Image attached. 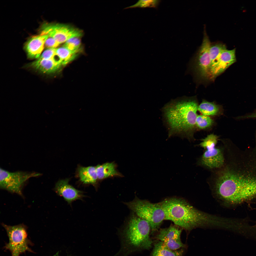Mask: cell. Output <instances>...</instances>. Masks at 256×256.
<instances>
[{"instance_id": "6da1fadb", "label": "cell", "mask_w": 256, "mask_h": 256, "mask_svg": "<svg viewBox=\"0 0 256 256\" xmlns=\"http://www.w3.org/2000/svg\"><path fill=\"white\" fill-rule=\"evenodd\" d=\"M159 203L165 212V220L172 221L182 229L211 227L215 224L214 215L198 210L184 199L167 198Z\"/></svg>"}, {"instance_id": "7a4b0ae2", "label": "cell", "mask_w": 256, "mask_h": 256, "mask_svg": "<svg viewBox=\"0 0 256 256\" xmlns=\"http://www.w3.org/2000/svg\"><path fill=\"white\" fill-rule=\"evenodd\" d=\"M198 105L195 100H179L172 102L165 107L164 114L171 132L187 133L196 125Z\"/></svg>"}, {"instance_id": "3957f363", "label": "cell", "mask_w": 256, "mask_h": 256, "mask_svg": "<svg viewBox=\"0 0 256 256\" xmlns=\"http://www.w3.org/2000/svg\"><path fill=\"white\" fill-rule=\"evenodd\" d=\"M150 230L146 221L132 212L120 231L121 250L128 254L138 249L150 248L152 243L149 237Z\"/></svg>"}, {"instance_id": "277c9868", "label": "cell", "mask_w": 256, "mask_h": 256, "mask_svg": "<svg viewBox=\"0 0 256 256\" xmlns=\"http://www.w3.org/2000/svg\"><path fill=\"white\" fill-rule=\"evenodd\" d=\"M236 49L224 50L218 55H210L209 53L197 59L199 70L207 79L214 80L236 61Z\"/></svg>"}, {"instance_id": "5b68a950", "label": "cell", "mask_w": 256, "mask_h": 256, "mask_svg": "<svg viewBox=\"0 0 256 256\" xmlns=\"http://www.w3.org/2000/svg\"><path fill=\"white\" fill-rule=\"evenodd\" d=\"M124 203L132 212L149 223L151 233L157 231L165 220V212L159 203H152L136 197L133 201Z\"/></svg>"}, {"instance_id": "8992f818", "label": "cell", "mask_w": 256, "mask_h": 256, "mask_svg": "<svg viewBox=\"0 0 256 256\" xmlns=\"http://www.w3.org/2000/svg\"><path fill=\"white\" fill-rule=\"evenodd\" d=\"M2 225L9 239L4 248L10 251L12 256H19L26 251L33 252L29 247L32 244L27 238L26 226L23 224L11 226L2 224Z\"/></svg>"}, {"instance_id": "52a82bcc", "label": "cell", "mask_w": 256, "mask_h": 256, "mask_svg": "<svg viewBox=\"0 0 256 256\" xmlns=\"http://www.w3.org/2000/svg\"><path fill=\"white\" fill-rule=\"evenodd\" d=\"M41 174L35 172L17 171L11 172L0 168V187L23 197L22 190L30 178L40 176Z\"/></svg>"}, {"instance_id": "ba28073f", "label": "cell", "mask_w": 256, "mask_h": 256, "mask_svg": "<svg viewBox=\"0 0 256 256\" xmlns=\"http://www.w3.org/2000/svg\"><path fill=\"white\" fill-rule=\"evenodd\" d=\"M40 33L47 35L55 39L59 44L69 39L81 36V30L69 25L63 24L45 23L42 25Z\"/></svg>"}, {"instance_id": "9c48e42d", "label": "cell", "mask_w": 256, "mask_h": 256, "mask_svg": "<svg viewBox=\"0 0 256 256\" xmlns=\"http://www.w3.org/2000/svg\"><path fill=\"white\" fill-rule=\"evenodd\" d=\"M180 228L176 225H172L168 228L161 229L156 237L170 249L177 250L184 247L181 240L182 229Z\"/></svg>"}, {"instance_id": "30bf717a", "label": "cell", "mask_w": 256, "mask_h": 256, "mask_svg": "<svg viewBox=\"0 0 256 256\" xmlns=\"http://www.w3.org/2000/svg\"><path fill=\"white\" fill-rule=\"evenodd\" d=\"M69 180L68 179L59 180L56 184L54 190L58 195L63 197L68 204L71 205L76 200H82L86 196L83 192L70 185Z\"/></svg>"}, {"instance_id": "8fae6325", "label": "cell", "mask_w": 256, "mask_h": 256, "mask_svg": "<svg viewBox=\"0 0 256 256\" xmlns=\"http://www.w3.org/2000/svg\"><path fill=\"white\" fill-rule=\"evenodd\" d=\"M215 146L207 147L201 159V164L210 168L220 167L224 164V158L221 150Z\"/></svg>"}, {"instance_id": "7c38bea8", "label": "cell", "mask_w": 256, "mask_h": 256, "mask_svg": "<svg viewBox=\"0 0 256 256\" xmlns=\"http://www.w3.org/2000/svg\"><path fill=\"white\" fill-rule=\"evenodd\" d=\"M48 37L47 35L40 33L32 37L27 41L25 48L29 57L38 58L40 57Z\"/></svg>"}, {"instance_id": "4fadbf2b", "label": "cell", "mask_w": 256, "mask_h": 256, "mask_svg": "<svg viewBox=\"0 0 256 256\" xmlns=\"http://www.w3.org/2000/svg\"><path fill=\"white\" fill-rule=\"evenodd\" d=\"M31 66L42 73H48L55 71L61 65L54 58L46 59L39 58L31 64Z\"/></svg>"}, {"instance_id": "5bb4252c", "label": "cell", "mask_w": 256, "mask_h": 256, "mask_svg": "<svg viewBox=\"0 0 256 256\" xmlns=\"http://www.w3.org/2000/svg\"><path fill=\"white\" fill-rule=\"evenodd\" d=\"M78 171L80 180L83 183L96 184L98 179L96 167L80 166Z\"/></svg>"}, {"instance_id": "9a60e30c", "label": "cell", "mask_w": 256, "mask_h": 256, "mask_svg": "<svg viewBox=\"0 0 256 256\" xmlns=\"http://www.w3.org/2000/svg\"><path fill=\"white\" fill-rule=\"evenodd\" d=\"M116 167L115 165L113 162L98 165L96 167L98 179L101 180L110 177L121 176Z\"/></svg>"}, {"instance_id": "2e32d148", "label": "cell", "mask_w": 256, "mask_h": 256, "mask_svg": "<svg viewBox=\"0 0 256 256\" xmlns=\"http://www.w3.org/2000/svg\"><path fill=\"white\" fill-rule=\"evenodd\" d=\"M182 252L170 249L160 241L155 244L152 256H181Z\"/></svg>"}, {"instance_id": "e0dca14e", "label": "cell", "mask_w": 256, "mask_h": 256, "mask_svg": "<svg viewBox=\"0 0 256 256\" xmlns=\"http://www.w3.org/2000/svg\"><path fill=\"white\" fill-rule=\"evenodd\" d=\"M198 110L203 115H214L219 113L220 108L218 105L213 102L204 101L198 106Z\"/></svg>"}, {"instance_id": "ac0fdd59", "label": "cell", "mask_w": 256, "mask_h": 256, "mask_svg": "<svg viewBox=\"0 0 256 256\" xmlns=\"http://www.w3.org/2000/svg\"><path fill=\"white\" fill-rule=\"evenodd\" d=\"M63 46L56 49V55L60 60L62 64L65 65L71 61L77 53Z\"/></svg>"}, {"instance_id": "d6986e66", "label": "cell", "mask_w": 256, "mask_h": 256, "mask_svg": "<svg viewBox=\"0 0 256 256\" xmlns=\"http://www.w3.org/2000/svg\"><path fill=\"white\" fill-rule=\"evenodd\" d=\"M213 122L212 119L208 116L204 115L197 116L196 125L199 128L203 129L210 127Z\"/></svg>"}, {"instance_id": "ffe728a7", "label": "cell", "mask_w": 256, "mask_h": 256, "mask_svg": "<svg viewBox=\"0 0 256 256\" xmlns=\"http://www.w3.org/2000/svg\"><path fill=\"white\" fill-rule=\"evenodd\" d=\"M160 0H140L134 5L129 8L138 7L141 8H157L160 2Z\"/></svg>"}, {"instance_id": "44dd1931", "label": "cell", "mask_w": 256, "mask_h": 256, "mask_svg": "<svg viewBox=\"0 0 256 256\" xmlns=\"http://www.w3.org/2000/svg\"><path fill=\"white\" fill-rule=\"evenodd\" d=\"M81 41L79 37L70 38L66 41L63 46L73 51L78 52L81 45Z\"/></svg>"}, {"instance_id": "7402d4cb", "label": "cell", "mask_w": 256, "mask_h": 256, "mask_svg": "<svg viewBox=\"0 0 256 256\" xmlns=\"http://www.w3.org/2000/svg\"><path fill=\"white\" fill-rule=\"evenodd\" d=\"M56 49L54 48H49L45 50L39 58L46 59H53L56 55Z\"/></svg>"}, {"instance_id": "603a6c76", "label": "cell", "mask_w": 256, "mask_h": 256, "mask_svg": "<svg viewBox=\"0 0 256 256\" xmlns=\"http://www.w3.org/2000/svg\"><path fill=\"white\" fill-rule=\"evenodd\" d=\"M59 44L54 38L49 37L45 42L44 46L47 48H55Z\"/></svg>"}, {"instance_id": "cb8c5ba5", "label": "cell", "mask_w": 256, "mask_h": 256, "mask_svg": "<svg viewBox=\"0 0 256 256\" xmlns=\"http://www.w3.org/2000/svg\"><path fill=\"white\" fill-rule=\"evenodd\" d=\"M254 225L255 226H256V221L255 222V225Z\"/></svg>"}]
</instances>
